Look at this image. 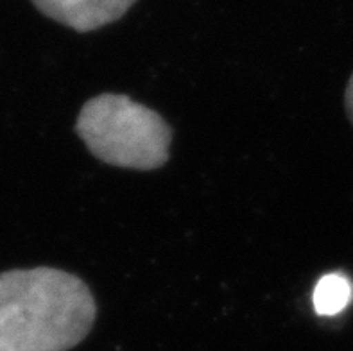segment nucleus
<instances>
[{"label":"nucleus","instance_id":"7ed1b4c3","mask_svg":"<svg viewBox=\"0 0 353 351\" xmlns=\"http://www.w3.org/2000/svg\"><path fill=\"white\" fill-rule=\"evenodd\" d=\"M137 0H32L41 14L74 29L92 32L121 20Z\"/></svg>","mask_w":353,"mask_h":351},{"label":"nucleus","instance_id":"39448f33","mask_svg":"<svg viewBox=\"0 0 353 351\" xmlns=\"http://www.w3.org/2000/svg\"><path fill=\"white\" fill-rule=\"evenodd\" d=\"M345 110H346V115H348L350 122H352V126H353V74H352V77H350L348 85H346Z\"/></svg>","mask_w":353,"mask_h":351},{"label":"nucleus","instance_id":"20e7f679","mask_svg":"<svg viewBox=\"0 0 353 351\" xmlns=\"http://www.w3.org/2000/svg\"><path fill=\"white\" fill-rule=\"evenodd\" d=\"M353 287L343 274L323 276L314 289V308L319 316H336L348 307Z\"/></svg>","mask_w":353,"mask_h":351},{"label":"nucleus","instance_id":"f257e3e1","mask_svg":"<svg viewBox=\"0 0 353 351\" xmlns=\"http://www.w3.org/2000/svg\"><path fill=\"white\" fill-rule=\"evenodd\" d=\"M95 317L97 303L79 276L56 267L0 272V351H68Z\"/></svg>","mask_w":353,"mask_h":351},{"label":"nucleus","instance_id":"f03ea898","mask_svg":"<svg viewBox=\"0 0 353 351\" xmlns=\"http://www.w3.org/2000/svg\"><path fill=\"white\" fill-rule=\"evenodd\" d=\"M76 134L99 161L130 170L161 169L172 143L165 119L124 94L88 99L77 115Z\"/></svg>","mask_w":353,"mask_h":351}]
</instances>
